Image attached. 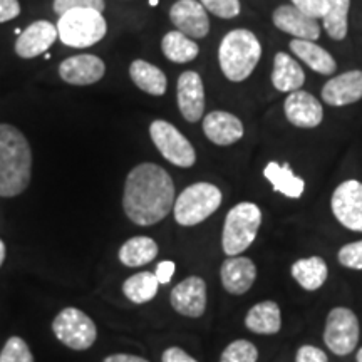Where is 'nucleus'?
Instances as JSON below:
<instances>
[{"label":"nucleus","instance_id":"obj_1","mask_svg":"<svg viewBox=\"0 0 362 362\" xmlns=\"http://www.w3.org/2000/svg\"><path fill=\"white\" fill-rule=\"evenodd\" d=\"M175 206V183L168 171L155 163H141L129 171L124 183L123 208L133 223H160Z\"/></svg>","mask_w":362,"mask_h":362},{"label":"nucleus","instance_id":"obj_2","mask_svg":"<svg viewBox=\"0 0 362 362\" xmlns=\"http://www.w3.org/2000/svg\"><path fill=\"white\" fill-rule=\"evenodd\" d=\"M33 178V149L16 126L0 124V197L24 193Z\"/></svg>","mask_w":362,"mask_h":362},{"label":"nucleus","instance_id":"obj_3","mask_svg":"<svg viewBox=\"0 0 362 362\" xmlns=\"http://www.w3.org/2000/svg\"><path fill=\"white\" fill-rule=\"evenodd\" d=\"M260 57V40L252 30L233 29L221 39L218 47L220 69L232 83H242L250 78Z\"/></svg>","mask_w":362,"mask_h":362},{"label":"nucleus","instance_id":"obj_4","mask_svg":"<svg viewBox=\"0 0 362 362\" xmlns=\"http://www.w3.org/2000/svg\"><path fill=\"white\" fill-rule=\"evenodd\" d=\"M56 27L61 42L76 49L90 47L107 34L106 19L93 8H74L62 13Z\"/></svg>","mask_w":362,"mask_h":362},{"label":"nucleus","instance_id":"obj_5","mask_svg":"<svg viewBox=\"0 0 362 362\" xmlns=\"http://www.w3.org/2000/svg\"><path fill=\"white\" fill-rule=\"evenodd\" d=\"M262 225L260 208L252 202H242L228 211L225 218L221 247L230 257L243 253L255 242Z\"/></svg>","mask_w":362,"mask_h":362},{"label":"nucleus","instance_id":"obj_6","mask_svg":"<svg viewBox=\"0 0 362 362\" xmlns=\"http://www.w3.org/2000/svg\"><path fill=\"white\" fill-rule=\"evenodd\" d=\"M223 200L220 188L211 183L189 185L175 200V220L181 226H194L205 221L218 210Z\"/></svg>","mask_w":362,"mask_h":362},{"label":"nucleus","instance_id":"obj_7","mask_svg":"<svg viewBox=\"0 0 362 362\" xmlns=\"http://www.w3.org/2000/svg\"><path fill=\"white\" fill-rule=\"evenodd\" d=\"M52 332L72 351H86L96 342V324L88 314L76 307H66L52 320Z\"/></svg>","mask_w":362,"mask_h":362},{"label":"nucleus","instance_id":"obj_8","mask_svg":"<svg viewBox=\"0 0 362 362\" xmlns=\"http://www.w3.org/2000/svg\"><path fill=\"white\" fill-rule=\"evenodd\" d=\"M149 136L165 160L180 168H192L197 161V153L192 143L168 121L156 119L149 126Z\"/></svg>","mask_w":362,"mask_h":362},{"label":"nucleus","instance_id":"obj_9","mask_svg":"<svg viewBox=\"0 0 362 362\" xmlns=\"http://www.w3.org/2000/svg\"><path fill=\"white\" fill-rule=\"evenodd\" d=\"M359 320L347 307H336L329 312L325 320L324 341L334 354L347 356L356 349L359 342Z\"/></svg>","mask_w":362,"mask_h":362},{"label":"nucleus","instance_id":"obj_10","mask_svg":"<svg viewBox=\"0 0 362 362\" xmlns=\"http://www.w3.org/2000/svg\"><path fill=\"white\" fill-rule=\"evenodd\" d=\"M332 214L339 223L352 230L362 232V183L357 180H347L339 185L330 200Z\"/></svg>","mask_w":362,"mask_h":362},{"label":"nucleus","instance_id":"obj_11","mask_svg":"<svg viewBox=\"0 0 362 362\" xmlns=\"http://www.w3.org/2000/svg\"><path fill=\"white\" fill-rule=\"evenodd\" d=\"M171 307L185 317L198 319L206 310V284L202 277H188L176 285L170 293Z\"/></svg>","mask_w":362,"mask_h":362},{"label":"nucleus","instance_id":"obj_12","mask_svg":"<svg viewBox=\"0 0 362 362\" xmlns=\"http://www.w3.org/2000/svg\"><path fill=\"white\" fill-rule=\"evenodd\" d=\"M170 19L176 30L192 39H203L210 33V19L198 0H178L170 8Z\"/></svg>","mask_w":362,"mask_h":362},{"label":"nucleus","instance_id":"obj_13","mask_svg":"<svg viewBox=\"0 0 362 362\" xmlns=\"http://www.w3.org/2000/svg\"><path fill=\"white\" fill-rule=\"evenodd\" d=\"M284 111L288 123L297 126V128H317L324 119V110L319 99L302 89L288 94L285 99Z\"/></svg>","mask_w":362,"mask_h":362},{"label":"nucleus","instance_id":"obj_14","mask_svg":"<svg viewBox=\"0 0 362 362\" xmlns=\"http://www.w3.org/2000/svg\"><path fill=\"white\" fill-rule=\"evenodd\" d=\"M178 107L181 116L188 123H197L203 117L205 111V88L200 74L194 71H187L180 76L178 86Z\"/></svg>","mask_w":362,"mask_h":362},{"label":"nucleus","instance_id":"obj_15","mask_svg":"<svg viewBox=\"0 0 362 362\" xmlns=\"http://www.w3.org/2000/svg\"><path fill=\"white\" fill-rule=\"evenodd\" d=\"M106 72V64L103 59L90 54H81L72 56L59 66V76L67 84L72 86H89L103 79Z\"/></svg>","mask_w":362,"mask_h":362},{"label":"nucleus","instance_id":"obj_16","mask_svg":"<svg viewBox=\"0 0 362 362\" xmlns=\"http://www.w3.org/2000/svg\"><path fill=\"white\" fill-rule=\"evenodd\" d=\"M59 39L57 27L49 21L30 24L16 40V54L22 59H33L44 54Z\"/></svg>","mask_w":362,"mask_h":362},{"label":"nucleus","instance_id":"obj_17","mask_svg":"<svg viewBox=\"0 0 362 362\" xmlns=\"http://www.w3.org/2000/svg\"><path fill=\"white\" fill-rule=\"evenodd\" d=\"M325 104L334 107L349 106L362 99V71H347L329 79L322 88Z\"/></svg>","mask_w":362,"mask_h":362},{"label":"nucleus","instance_id":"obj_18","mask_svg":"<svg viewBox=\"0 0 362 362\" xmlns=\"http://www.w3.org/2000/svg\"><path fill=\"white\" fill-rule=\"evenodd\" d=\"M203 131L216 146H230L243 138V123L232 112L211 111L203 117Z\"/></svg>","mask_w":362,"mask_h":362},{"label":"nucleus","instance_id":"obj_19","mask_svg":"<svg viewBox=\"0 0 362 362\" xmlns=\"http://www.w3.org/2000/svg\"><path fill=\"white\" fill-rule=\"evenodd\" d=\"M274 25L282 33H287L297 39L315 40L320 35L319 22L305 16L293 6H280L272 13Z\"/></svg>","mask_w":362,"mask_h":362},{"label":"nucleus","instance_id":"obj_20","mask_svg":"<svg viewBox=\"0 0 362 362\" xmlns=\"http://www.w3.org/2000/svg\"><path fill=\"white\" fill-rule=\"evenodd\" d=\"M223 288L232 296H243L257 279V267L247 257H228L220 270Z\"/></svg>","mask_w":362,"mask_h":362},{"label":"nucleus","instance_id":"obj_21","mask_svg":"<svg viewBox=\"0 0 362 362\" xmlns=\"http://www.w3.org/2000/svg\"><path fill=\"white\" fill-rule=\"evenodd\" d=\"M305 83V72L298 62L287 52H277L274 57V71H272V84L282 93H293Z\"/></svg>","mask_w":362,"mask_h":362},{"label":"nucleus","instance_id":"obj_22","mask_svg":"<svg viewBox=\"0 0 362 362\" xmlns=\"http://www.w3.org/2000/svg\"><path fill=\"white\" fill-rule=\"evenodd\" d=\"M291 51L305 62L312 71L322 76H332L337 69V62L324 47L317 45L314 40L293 39L291 42Z\"/></svg>","mask_w":362,"mask_h":362},{"label":"nucleus","instance_id":"obj_23","mask_svg":"<svg viewBox=\"0 0 362 362\" xmlns=\"http://www.w3.org/2000/svg\"><path fill=\"white\" fill-rule=\"evenodd\" d=\"M264 176L270 181L275 192L282 193L284 197L292 198V200L300 198L305 192V181L293 173L288 163H284V165H279L275 161L269 163L264 170Z\"/></svg>","mask_w":362,"mask_h":362},{"label":"nucleus","instance_id":"obj_24","mask_svg":"<svg viewBox=\"0 0 362 362\" xmlns=\"http://www.w3.org/2000/svg\"><path fill=\"white\" fill-rule=\"evenodd\" d=\"M245 325L248 330L255 334H262V336L277 334L280 327H282L279 304L272 300H265L253 305L245 317Z\"/></svg>","mask_w":362,"mask_h":362},{"label":"nucleus","instance_id":"obj_25","mask_svg":"<svg viewBox=\"0 0 362 362\" xmlns=\"http://www.w3.org/2000/svg\"><path fill=\"white\" fill-rule=\"evenodd\" d=\"M129 76L139 89L144 90L146 94H151V96H163L166 93V88H168L165 72L160 67L143 61V59L131 62Z\"/></svg>","mask_w":362,"mask_h":362},{"label":"nucleus","instance_id":"obj_26","mask_svg":"<svg viewBox=\"0 0 362 362\" xmlns=\"http://www.w3.org/2000/svg\"><path fill=\"white\" fill-rule=\"evenodd\" d=\"M327 264L322 257H309L300 259L292 265V277L297 280L298 285L305 291L314 292L320 288L327 280Z\"/></svg>","mask_w":362,"mask_h":362},{"label":"nucleus","instance_id":"obj_27","mask_svg":"<svg viewBox=\"0 0 362 362\" xmlns=\"http://www.w3.org/2000/svg\"><path fill=\"white\" fill-rule=\"evenodd\" d=\"M161 51L168 61L176 62V64H187V62L197 59L200 49L188 35L180 33V30H171V33L165 34L161 40Z\"/></svg>","mask_w":362,"mask_h":362},{"label":"nucleus","instance_id":"obj_28","mask_svg":"<svg viewBox=\"0 0 362 362\" xmlns=\"http://www.w3.org/2000/svg\"><path fill=\"white\" fill-rule=\"evenodd\" d=\"M158 255V245L149 237H133L119 248V260L126 267H141L153 262Z\"/></svg>","mask_w":362,"mask_h":362},{"label":"nucleus","instance_id":"obj_29","mask_svg":"<svg viewBox=\"0 0 362 362\" xmlns=\"http://www.w3.org/2000/svg\"><path fill=\"white\" fill-rule=\"evenodd\" d=\"M158 287H160V282L155 274L139 272L123 284V293L133 304H146L156 297Z\"/></svg>","mask_w":362,"mask_h":362},{"label":"nucleus","instance_id":"obj_30","mask_svg":"<svg viewBox=\"0 0 362 362\" xmlns=\"http://www.w3.org/2000/svg\"><path fill=\"white\" fill-rule=\"evenodd\" d=\"M351 0H327V12L322 17V25L330 39L344 40L347 35V16Z\"/></svg>","mask_w":362,"mask_h":362},{"label":"nucleus","instance_id":"obj_31","mask_svg":"<svg viewBox=\"0 0 362 362\" xmlns=\"http://www.w3.org/2000/svg\"><path fill=\"white\" fill-rule=\"evenodd\" d=\"M257 359H259V349L245 339H238L225 347L220 362H257Z\"/></svg>","mask_w":362,"mask_h":362},{"label":"nucleus","instance_id":"obj_32","mask_svg":"<svg viewBox=\"0 0 362 362\" xmlns=\"http://www.w3.org/2000/svg\"><path fill=\"white\" fill-rule=\"evenodd\" d=\"M0 362H34V356L24 339L12 336L0 352Z\"/></svg>","mask_w":362,"mask_h":362},{"label":"nucleus","instance_id":"obj_33","mask_svg":"<svg viewBox=\"0 0 362 362\" xmlns=\"http://www.w3.org/2000/svg\"><path fill=\"white\" fill-rule=\"evenodd\" d=\"M206 12L220 19H233L240 13V0H200Z\"/></svg>","mask_w":362,"mask_h":362},{"label":"nucleus","instance_id":"obj_34","mask_svg":"<svg viewBox=\"0 0 362 362\" xmlns=\"http://www.w3.org/2000/svg\"><path fill=\"white\" fill-rule=\"evenodd\" d=\"M339 264L352 270H362V240L347 243L337 253Z\"/></svg>","mask_w":362,"mask_h":362},{"label":"nucleus","instance_id":"obj_35","mask_svg":"<svg viewBox=\"0 0 362 362\" xmlns=\"http://www.w3.org/2000/svg\"><path fill=\"white\" fill-rule=\"evenodd\" d=\"M106 4L104 0H54L52 8L57 16L74 11V8H93V11L103 12Z\"/></svg>","mask_w":362,"mask_h":362},{"label":"nucleus","instance_id":"obj_36","mask_svg":"<svg viewBox=\"0 0 362 362\" xmlns=\"http://www.w3.org/2000/svg\"><path fill=\"white\" fill-rule=\"evenodd\" d=\"M292 6L312 19H322L327 12V0H292Z\"/></svg>","mask_w":362,"mask_h":362},{"label":"nucleus","instance_id":"obj_37","mask_svg":"<svg viewBox=\"0 0 362 362\" xmlns=\"http://www.w3.org/2000/svg\"><path fill=\"white\" fill-rule=\"evenodd\" d=\"M296 362H329L327 354L315 346H302L297 351Z\"/></svg>","mask_w":362,"mask_h":362},{"label":"nucleus","instance_id":"obj_38","mask_svg":"<svg viewBox=\"0 0 362 362\" xmlns=\"http://www.w3.org/2000/svg\"><path fill=\"white\" fill-rule=\"evenodd\" d=\"M21 4L19 0H0V24L13 21L19 17Z\"/></svg>","mask_w":362,"mask_h":362},{"label":"nucleus","instance_id":"obj_39","mask_svg":"<svg viewBox=\"0 0 362 362\" xmlns=\"http://www.w3.org/2000/svg\"><path fill=\"white\" fill-rule=\"evenodd\" d=\"M161 362H198V361L193 359L192 356L187 354L183 349H180V347H170V349L163 352Z\"/></svg>","mask_w":362,"mask_h":362},{"label":"nucleus","instance_id":"obj_40","mask_svg":"<svg viewBox=\"0 0 362 362\" xmlns=\"http://www.w3.org/2000/svg\"><path fill=\"white\" fill-rule=\"evenodd\" d=\"M175 270H176V265H175V262H171V260H165V262H161V264H158L156 270H155L158 282L170 284V280L173 279V275H175Z\"/></svg>","mask_w":362,"mask_h":362},{"label":"nucleus","instance_id":"obj_41","mask_svg":"<svg viewBox=\"0 0 362 362\" xmlns=\"http://www.w3.org/2000/svg\"><path fill=\"white\" fill-rule=\"evenodd\" d=\"M103 362H149V361L133 354H112L110 357H106Z\"/></svg>","mask_w":362,"mask_h":362},{"label":"nucleus","instance_id":"obj_42","mask_svg":"<svg viewBox=\"0 0 362 362\" xmlns=\"http://www.w3.org/2000/svg\"><path fill=\"white\" fill-rule=\"evenodd\" d=\"M6 255H7V250H6V243L2 242V238H0V267H2L4 260H6Z\"/></svg>","mask_w":362,"mask_h":362},{"label":"nucleus","instance_id":"obj_43","mask_svg":"<svg viewBox=\"0 0 362 362\" xmlns=\"http://www.w3.org/2000/svg\"><path fill=\"white\" fill-rule=\"evenodd\" d=\"M357 362H362V347L359 349V352H357Z\"/></svg>","mask_w":362,"mask_h":362},{"label":"nucleus","instance_id":"obj_44","mask_svg":"<svg viewBox=\"0 0 362 362\" xmlns=\"http://www.w3.org/2000/svg\"><path fill=\"white\" fill-rule=\"evenodd\" d=\"M149 6H151V7L158 6V0H149Z\"/></svg>","mask_w":362,"mask_h":362},{"label":"nucleus","instance_id":"obj_45","mask_svg":"<svg viewBox=\"0 0 362 362\" xmlns=\"http://www.w3.org/2000/svg\"><path fill=\"white\" fill-rule=\"evenodd\" d=\"M13 33H16V35H21L22 30L21 29H16V30H13Z\"/></svg>","mask_w":362,"mask_h":362}]
</instances>
